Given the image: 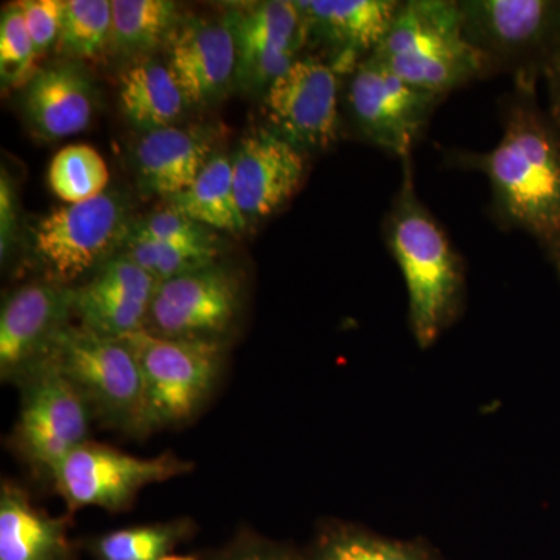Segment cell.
<instances>
[{"mask_svg":"<svg viewBox=\"0 0 560 560\" xmlns=\"http://www.w3.org/2000/svg\"><path fill=\"white\" fill-rule=\"evenodd\" d=\"M194 529L189 518L131 526L105 534L94 544L98 560H161Z\"/></svg>","mask_w":560,"mask_h":560,"instance_id":"obj_24","label":"cell"},{"mask_svg":"<svg viewBox=\"0 0 560 560\" xmlns=\"http://www.w3.org/2000/svg\"><path fill=\"white\" fill-rule=\"evenodd\" d=\"M69 517H55L33 503L13 480L0 485V560H72Z\"/></svg>","mask_w":560,"mask_h":560,"instance_id":"obj_17","label":"cell"},{"mask_svg":"<svg viewBox=\"0 0 560 560\" xmlns=\"http://www.w3.org/2000/svg\"><path fill=\"white\" fill-rule=\"evenodd\" d=\"M500 121L495 149L452 150L445 160L488 178L492 220L530 235L560 279V125L541 108L537 84L526 81H514L501 98Z\"/></svg>","mask_w":560,"mask_h":560,"instance_id":"obj_1","label":"cell"},{"mask_svg":"<svg viewBox=\"0 0 560 560\" xmlns=\"http://www.w3.org/2000/svg\"><path fill=\"white\" fill-rule=\"evenodd\" d=\"M342 80L345 106L355 138L400 161L412 156L434 110L445 101L400 79L375 55Z\"/></svg>","mask_w":560,"mask_h":560,"instance_id":"obj_7","label":"cell"},{"mask_svg":"<svg viewBox=\"0 0 560 560\" xmlns=\"http://www.w3.org/2000/svg\"><path fill=\"white\" fill-rule=\"evenodd\" d=\"M72 311L80 326L105 337L124 338L145 327L150 305L88 282L72 290Z\"/></svg>","mask_w":560,"mask_h":560,"instance_id":"obj_23","label":"cell"},{"mask_svg":"<svg viewBox=\"0 0 560 560\" xmlns=\"http://www.w3.org/2000/svg\"><path fill=\"white\" fill-rule=\"evenodd\" d=\"M121 340L142 374L150 433L179 429L200 415L219 386L223 342L165 338L145 329Z\"/></svg>","mask_w":560,"mask_h":560,"instance_id":"obj_6","label":"cell"},{"mask_svg":"<svg viewBox=\"0 0 560 560\" xmlns=\"http://www.w3.org/2000/svg\"><path fill=\"white\" fill-rule=\"evenodd\" d=\"M35 47L18 3L9 7L0 22V73L9 86L28 84L36 73Z\"/></svg>","mask_w":560,"mask_h":560,"instance_id":"obj_29","label":"cell"},{"mask_svg":"<svg viewBox=\"0 0 560 560\" xmlns=\"http://www.w3.org/2000/svg\"><path fill=\"white\" fill-rule=\"evenodd\" d=\"M217 560H298L290 552L259 537L242 536Z\"/></svg>","mask_w":560,"mask_h":560,"instance_id":"obj_32","label":"cell"},{"mask_svg":"<svg viewBox=\"0 0 560 560\" xmlns=\"http://www.w3.org/2000/svg\"><path fill=\"white\" fill-rule=\"evenodd\" d=\"M21 410L10 444L32 470L50 480L70 453L90 441L92 412L55 361L20 382Z\"/></svg>","mask_w":560,"mask_h":560,"instance_id":"obj_8","label":"cell"},{"mask_svg":"<svg viewBox=\"0 0 560 560\" xmlns=\"http://www.w3.org/2000/svg\"><path fill=\"white\" fill-rule=\"evenodd\" d=\"M187 105L213 101L237 72V50L226 21H194L173 40L167 66Z\"/></svg>","mask_w":560,"mask_h":560,"instance_id":"obj_16","label":"cell"},{"mask_svg":"<svg viewBox=\"0 0 560 560\" xmlns=\"http://www.w3.org/2000/svg\"><path fill=\"white\" fill-rule=\"evenodd\" d=\"M14 226H16V210H14L13 189L10 179L2 175L0 180V253L5 257L10 253L13 241Z\"/></svg>","mask_w":560,"mask_h":560,"instance_id":"obj_33","label":"cell"},{"mask_svg":"<svg viewBox=\"0 0 560 560\" xmlns=\"http://www.w3.org/2000/svg\"><path fill=\"white\" fill-rule=\"evenodd\" d=\"M72 290L54 280L27 283L14 291L0 313V377L20 385L49 360L69 326Z\"/></svg>","mask_w":560,"mask_h":560,"instance_id":"obj_13","label":"cell"},{"mask_svg":"<svg viewBox=\"0 0 560 560\" xmlns=\"http://www.w3.org/2000/svg\"><path fill=\"white\" fill-rule=\"evenodd\" d=\"M25 110L35 130L44 138L79 135L91 124L90 80L72 65L36 70L25 91Z\"/></svg>","mask_w":560,"mask_h":560,"instance_id":"obj_18","label":"cell"},{"mask_svg":"<svg viewBox=\"0 0 560 560\" xmlns=\"http://www.w3.org/2000/svg\"><path fill=\"white\" fill-rule=\"evenodd\" d=\"M548 90V113L560 125V50L544 73Z\"/></svg>","mask_w":560,"mask_h":560,"instance_id":"obj_34","label":"cell"},{"mask_svg":"<svg viewBox=\"0 0 560 560\" xmlns=\"http://www.w3.org/2000/svg\"><path fill=\"white\" fill-rule=\"evenodd\" d=\"M127 228L124 202L103 194L55 209L33 228V246L54 282L68 285L105 264Z\"/></svg>","mask_w":560,"mask_h":560,"instance_id":"obj_11","label":"cell"},{"mask_svg":"<svg viewBox=\"0 0 560 560\" xmlns=\"http://www.w3.org/2000/svg\"><path fill=\"white\" fill-rule=\"evenodd\" d=\"M172 209L213 230L237 234L248 226L235 197L232 164L223 156L210 158L189 189L172 198Z\"/></svg>","mask_w":560,"mask_h":560,"instance_id":"obj_21","label":"cell"},{"mask_svg":"<svg viewBox=\"0 0 560 560\" xmlns=\"http://www.w3.org/2000/svg\"><path fill=\"white\" fill-rule=\"evenodd\" d=\"M18 5L39 60L40 55L46 54L60 38L65 0H24Z\"/></svg>","mask_w":560,"mask_h":560,"instance_id":"obj_31","label":"cell"},{"mask_svg":"<svg viewBox=\"0 0 560 560\" xmlns=\"http://www.w3.org/2000/svg\"><path fill=\"white\" fill-rule=\"evenodd\" d=\"M231 164L235 197L248 223L289 205L307 175V154L270 128L246 135Z\"/></svg>","mask_w":560,"mask_h":560,"instance_id":"obj_14","label":"cell"},{"mask_svg":"<svg viewBox=\"0 0 560 560\" xmlns=\"http://www.w3.org/2000/svg\"><path fill=\"white\" fill-rule=\"evenodd\" d=\"M110 44L124 54L156 49L176 20V3L168 0H113Z\"/></svg>","mask_w":560,"mask_h":560,"instance_id":"obj_22","label":"cell"},{"mask_svg":"<svg viewBox=\"0 0 560 560\" xmlns=\"http://www.w3.org/2000/svg\"><path fill=\"white\" fill-rule=\"evenodd\" d=\"M50 359L79 390L92 418L127 436H149L142 374L135 353L121 338L68 326Z\"/></svg>","mask_w":560,"mask_h":560,"instance_id":"obj_4","label":"cell"},{"mask_svg":"<svg viewBox=\"0 0 560 560\" xmlns=\"http://www.w3.org/2000/svg\"><path fill=\"white\" fill-rule=\"evenodd\" d=\"M161 560H195L194 558H184V556H167V558Z\"/></svg>","mask_w":560,"mask_h":560,"instance_id":"obj_35","label":"cell"},{"mask_svg":"<svg viewBox=\"0 0 560 560\" xmlns=\"http://www.w3.org/2000/svg\"><path fill=\"white\" fill-rule=\"evenodd\" d=\"M119 98L125 116L147 131L172 127L187 105L171 70L154 61L121 73Z\"/></svg>","mask_w":560,"mask_h":560,"instance_id":"obj_20","label":"cell"},{"mask_svg":"<svg viewBox=\"0 0 560 560\" xmlns=\"http://www.w3.org/2000/svg\"><path fill=\"white\" fill-rule=\"evenodd\" d=\"M400 0H301L308 44H319L341 79L372 57L388 33Z\"/></svg>","mask_w":560,"mask_h":560,"instance_id":"obj_15","label":"cell"},{"mask_svg":"<svg viewBox=\"0 0 560 560\" xmlns=\"http://www.w3.org/2000/svg\"><path fill=\"white\" fill-rule=\"evenodd\" d=\"M312 560H431L416 545L375 536L352 525H330L319 534Z\"/></svg>","mask_w":560,"mask_h":560,"instance_id":"obj_26","label":"cell"},{"mask_svg":"<svg viewBox=\"0 0 560 560\" xmlns=\"http://www.w3.org/2000/svg\"><path fill=\"white\" fill-rule=\"evenodd\" d=\"M109 0H65L58 47L65 54L94 58L110 43Z\"/></svg>","mask_w":560,"mask_h":560,"instance_id":"obj_27","label":"cell"},{"mask_svg":"<svg viewBox=\"0 0 560 560\" xmlns=\"http://www.w3.org/2000/svg\"><path fill=\"white\" fill-rule=\"evenodd\" d=\"M109 183V171L97 150L90 145L65 147L55 154L49 167L54 194L68 205L101 197Z\"/></svg>","mask_w":560,"mask_h":560,"instance_id":"obj_25","label":"cell"},{"mask_svg":"<svg viewBox=\"0 0 560 560\" xmlns=\"http://www.w3.org/2000/svg\"><path fill=\"white\" fill-rule=\"evenodd\" d=\"M341 77L305 55L265 92L268 128L304 154L331 149L341 135Z\"/></svg>","mask_w":560,"mask_h":560,"instance_id":"obj_10","label":"cell"},{"mask_svg":"<svg viewBox=\"0 0 560 560\" xmlns=\"http://www.w3.org/2000/svg\"><path fill=\"white\" fill-rule=\"evenodd\" d=\"M464 35L486 77L539 83L560 50V0H459Z\"/></svg>","mask_w":560,"mask_h":560,"instance_id":"obj_5","label":"cell"},{"mask_svg":"<svg viewBox=\"0 0 560 560\" xmlns=\"http://www.w3.org/2000/svg\"><path fill=\"white\" fill-rule=\"evenodd\" d=\"M127 237L171 243V245L186 246V248L219 250L215 246V237L208 226L172 208L151 213L145 220L136 224L128 232Z\"/></svg>","mask_w":560,"mask_h":560,"instance_id":"obj_30","label":"cell"},{"mask_svg":"<svg viewBox=\"0 0 560 560\" xmlns=\"http://www.w3.org/2000/svg\"><path fill=\"white\" fill-rule=\"evenodd\" d=\"M127 250L124 256L149 272L158 282L205 270L215 265L219 250L186 248L145 238H125Z\"/></svg>","mask_w":560,"mask_h":560,"instance_id":"obj_28","label":"cell"},{"mask_svg":"<svg viewBox=\"0 0 560 560\" xmlns=\"http://www.w3.org/2000/svg\"><path fill=\"white\" fill-rule=\"evenodd\" d=\"M374 55L412 86L444 98L488 80L480 55L464 35L459 0L401 2Z\"/></svg>","mask_w":560,"mask_h":560,"instance_id":"obj_3","label":"cell"},{"mask_svg":"<svg viewBox=\"0 0 560 560\" xmlns=\"http://www.w3.org/2000/svg\"><path fill=\"white\" fill-rule=\"evenodd\" d=\"M210 143L176 127L147 131L136 149L140 178L151 191L176 197L189 189L210 161Z\"/></svg>","mask_w":560,"mask_h":560,"instance_id":"obj_19","label":"cell"},{"mask_svg":"<svg viewBox=\"0 0 560 560\" xmlns=\"http://www.w3.org/2000/svg\"><path fill=\"white\" fill-rule=\"evenodd\" d=\"M241 305L238 280L212 265L158 283L143 329L165 338L223 342Z\"/></svg>","mask_w":560,"mask_h":560,"instance_id":"obj_12","label":"cell"},{"mask_svg":"<svg viewBox=\"0 0 560 560\" xmlns=\"http://www.w3.org/2000/svg\"><path fill=\"white\" fill-rule=\"evenodd\" d=\"M383 241L399 265L408 293V324L420 349H429L463 315L466 265L447 232L420 200L411 156L383 217Z\"/></svg>","mask_w":560,"mask_h":560,"instance_id":"obj_2","label":"cell"},{"mask_svg":"<svg viewBox=\"0 0 560 560\" xmlns=\"http://www.w3.org/2000/svg\"><path fill=\"white\" fill-rule=\"evenodd\" d=\"M194 467L172 452L139 458L90 440L62 460L50 481L70 512L84 508L121 512L130 510L140 490L183 477Z\"/></svg>","mask_w":560,"mask_h":560,"instance_id":"obj_9","label":"cell"}]
</instances>
